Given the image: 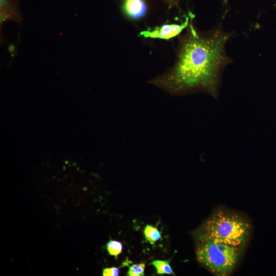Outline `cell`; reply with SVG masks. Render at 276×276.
I'll list each match as a JSON object with an SVG mask.
<instances>
[{
	"mask_svg": "<svg viewBox=\"0 0 276 276\" xmlns=\"http://www.w3.org/2000/svg\"><path fill=\"white\" fill-rule=\"evenodd\" d=\"M251 231L249 221L235 212L219 209L193 233L194 240L209 239L243 248Z\"/></svg>",
	"mask_w": 276,
	"mask_h": 276,
	"instance_id": "7a4b0ae2",
	"label": "cell"
},
{
	"mask_svg": "<svg viewBox=\"0 0 276 276\" xmlns=\"http://www.w3.org/2000/svg\"><path fill=\"white\" fill-rule=\"evenodd\" d=\"M0 10L1 30L3 24L8 20L21 25L22 19L18 0H0Z\"/></svg>",
	"mask_w": 276,
	"mask_h": 276,
	"instance_id": "5b68a950",
	"label": "cell"
},
{
	"mask_svg": "<svg viewBox=\"0 0 276 276\" xmlns=\"http://www.w3.org/2000/svg\"><path fill=\"white\" fill-rule=\"evenodd\" d=\"M145 263L133 264L129 266L127 275L129 276H143L144 275Z\"/></svg>",
	"mask_w": 276,
	"mask_h": 276,
	"instance_id": "30bf717a",
	"label": "cell"
},
{
	"mask_svg": "<svg viewBox=\"0 0 276 276\" xmlns=\"http://www.w3.org/2000/svg\"><path fill=\"white\" fill-rule=\"evenodd\" d=\"M122 8L125 14L132 19L142 17L147 11L144 0H124Z\"/></svg>",
	"mask_w": 276,
	"mask_h": 276,
	"instance_id": "8992f818",
	"label": "cell"
},
{
	"mask_svg": "<svg viewBox=\"0 0 276 276\" xmlns=\"http://www.w3.org/2000/svg\"><path fill=\"white\" fill-rule=\"evenodd\" d=\"M119 269L117 267L105 268L103 270V276H117L119 275Z\"/></svg>",
	"mask_w": 276,
	"mask_h": 276,
	"instance_id": "8fae6325",
	"label": "cell"
},
{
	"mask_svg": "<svg viewBox=\"0 0 276 276\" xmlns=\"http://www.w3.org/2000/svg\"><path fill=\"white\" fill-rule=\"evenodd\" d=\"M188 27L174 67L152 83L171 94L202 91L217 99L222 72L232 62L225 51L232 32L224 31L220 24L205 32L197 31L192 21Z\"/></svg>",
	"mask_w": 276,
	"mask_h": 276,
	"instance_id": "6da1fadb",
	"label": "cell"
},
{
	"mask_svg": "<svg viewBox=\"0 0 276 276\" xmlns=\"http://www.w3.org/2000/svg\"><path fill=\"white\" fill-rule=\"evenodd\" d=\"M151 264L155 268L156 273L158 274L175 275V273L170 265L169 261L154 260Z\"/></svg>",
	"mask_w": 276,
	"mask_h": 276,
	"instance_id": "52a82bcc",
	"label": "cell"
},
{
	"mask_svg": "<svg viewBox=\"0 0 276 276\" xmlns=\"http://www.w3.org/2000/svg\"><path fill=\"white\" fill-rule=\"evenodd\" d=\"M144 234L145 239L151 244H154L161 238V235L158 229L149 224H147L145 227Z\"/></svg>",
	"mask_w": 276,
	"mask_h": 276,
	"instance_id": "ba28073f",
	"label": "cell"
},
{
	"mask_svg": "<svg viewBox=\"0 0 276 276\" xmlns=\"http://www.w3.org/2000/svg\"><path fill=\"white\" fill-rule=\"evenodd\" d=\"M197 261L216 275H229L237 266L243 248L209 239L195 240Z\"/></svg>",
	"mask_w": 276,
	"mask_h": 276,
	"instance_id": "3957f363",
	"label": "cell"
},
{
	"mask_svg": "<svg viewBox=\"0 0 276 276\" xmlns=\"http://www.w3.org/2000/svg\"><path fill=\"white\" fill-rule=\"evenodd\" d=\"M106 249L110 255L117 259L118 256L122 252L123 245L118 241L110 240L106 244Z\"/></svg>",
	"mask_w": 276,
	"mask_h": 276,
	"instance_id": "9c48e42d",
	"label": "cell"
},
{
	"mask_svg": "<svg viewBox=\"0 0 276 276\" xmlns=\"http://www.w3.org/2000/svg\"><path fill=\"white\" fill-rule=\"evenodd\" d=\"M190 22L189 18L187 17L180 24H165L153 29L142 31L140 35L146 38L170 39L180 34L189 26Z\"/></svg>",
	"mask_w": 276,
	"mask_h": 276,
	"instance_id": "277c9868",
	"label": "cell"
},
{
	"mask_svg": "<svg viewBox=\"0 0 276 276\" xmlns=\"http://www.w3.org/2000/svg\"><path fill=\"white\" fill-rule=\"evenodd\" d=\"M171 5H176L178 0H168Z\"/></svg>",
	"mask_w": 276,
	"mask_h": 276,
	"instance_id": "7c38bea8",
	"label": "cell"
}]
</instances>
